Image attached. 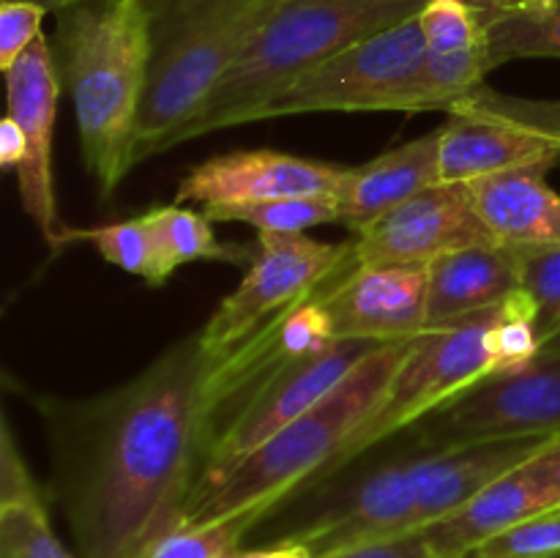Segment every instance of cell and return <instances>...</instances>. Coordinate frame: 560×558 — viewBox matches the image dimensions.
<instances>
[{"mask_svg":"<svg viewBox=\"0 0 560 558\" xmlns=\"http://www.w3.org/2000/svg\"><path fill=\"white\" fill-rule=\"evenodd\" d=\"M219 359L195 332L107 392L36 397L52 460L49 496L77 558H142L178 528L206 465Z\"/></svg>","mask_w":560,"mask_h":558,"instance_id":"obj_1","label":"cell"},{"mask_svg":"<svg viewBox=\"0 0 560 558\" xmlns=\"http://www.w3.org/2000/svg\"><path fill=\"white\" fill-rule=\"evenodd\" d=\"M52 53L71 93L82 162L102 197L137 167V126L151 80L142 0H77L55 11Z\"/></svg>","mask_w":560,"mask_h":558,"instance_id":"obj_2","label":"cell"},{"mask_svg":"<svg viewBox=\"0 0 560 558\" xmlns=\"http://www.w3.org/2000/svg\"><path fill=\"white\" fill-rule=\"evenodd\" d=\"M430 0H284L260 36L217 82L173 148L211 131L257 124L299 77L331 55L421 14Z\"/></svg>","mask_w":560,"mask_h":558,"instance_id":"obj_3","label":"cell"},{"mask_svg":"<svg viewBox=\"0 0 560 558\" xmlns=\"http://www.w3.org/2000/svg\"><path fill=\"white\" fill-rule=\"evenodd\" d=\"M416 339L381 345L366 356L323 403L306 410L260 449L235 465L217 487L186 507L180 523L206 525L244 512H268L271 518L284 501L317 479L323 468L342 452L345 443L366 425L386 397L399 367Z\"/></svg>","mask_w":560,"mask_h":558,"instance_id":"obj_4","label":"cell"},{"mask_svg":"<svg viewBox=\"0 0 560 558\" xmlns=\"http://www.w3.org/2000/svg\"><path fill=\"white\" fill-rule=\"evenodd\" d=\"M151 25V80L137 126V164L175 135L273 20L284 0H142Z\"/></svg>","mask_w":560,"mask_h":558,"instance_id":"obj_5","label":"cell"},{"mask_svg":"<svg viewBox=\"0 0 560 558\" xmlns=\"http://www.w3.org/2000/svg\"><path fill=\"white\" fill-rule=\"evenodd\" d=\"M501 304L419 334L375 414L345 443L342 452L317 474L310 487L326 485L366 449L410 430L424 416L435 414L459 394L470 392L481 381L495 375L498 364L490 334Z\"/></svg>","mask_w":560,"mask_h":558,"instance_id":"obj_6","label":"cell"},{"mask_svg":"<svg viewBox=\"0 0 560 558\" xmlns=\"http://www.w3.org/2000/svg\"><path fill=\"white\" fill-rule=\"evenodd\" d=\"M424 113V33L419 16L317 63L279 93L260 120L310 113Z\"/></svg>","mask_w":560,"mask_h":558,"instance_id":"obj_7","label":"cell"},{"mask_svg":"<svg viewBox=\"0 0 560 558\" xmlns=\"http://www.w3.org/2000/svg\"><path fill=\"white\" fill-rule=\"evenodd\" d=\"M424 449L547 438L560 432V334L530 364L495 372L410 427Z\"/></svg>","mask_w":560,"mask_h":558,"instance_id":"obj_8","label":"cell"},{"mask_svg":"<svg viewBox=\"0 0 560 558\" xmlns=\"http://www.w3.org/2000/svg\"><path fill=\"white\" fill-rule=\"evenodd\" d=\"M350 241L326 244L304 233H257L249 271L200 328L202 345L224 353L244 342L279 312L315 295L350 260Z\"/></svg>","mask_w":560,"mask_h":558,"instance_id":"obj_9","label":"cell"},{"mask_svg":"<svg viewBox=\"0 0 560 558\" xmlns=\"http://www.w3.org/2000/svg\"><path fill=\"white\" fill-rule=\"evenodd\" d=\"M419 452L421 443L413 438V446L408 452L383 460L364 476L317 503L315 512L301 514L295 523L273 531L266 545L304 542L312 556L328 558L350 547L416 534L413 465Z\"/></svg>","mask_w":560,"mask_h":558,"instance_id":"obj_10","label":"cell"},{"mask_svg":"<svg viewBox=\"0 0 560 558\" xmlns=\"http://www.w3.org/2000/svg\"><path fill=\"white\" fill-rule=\"evenodd\" d=\"M381 348L377 342H366V339H334L328 348L320 353H312L306 359L290 364L282 375L273 377L255 399L249 408L241 414V419L208 449L206 465H202L200 485H197V496L217 487L235 465L244 463L255 449L279 430L304 416L306 410L315 408L317 403L337 392L339 383L361 364L370 353ZM189 501V503H191Z\"/></svg>","mask_w":560,"mask_h":558,"instance_id":"obj_11","label":"cell"},{"mask_svg":"<svg viewBox=\"0 0 560 558\" xmlns=\"http://www.w3.org/2000/svg\"><path fill=\"white\" fill-rule=\"evenodd\" d=\"M355 266H430L438 257L501 244L481 219L468 181H441L355 235Z\"/></svg>","mask_w":560,"mask_h":558,"instance_id":"obj_12","label":"cell"},{"mask_svg":"<svg viewBox=\"0 0 560 558\" xmlns=\"http://www.w3.org/2000/svg\"><path fill=\"white\" fill-rule=\"evenodd\" d=\"M3 74L9 118L20 126L22 140H25V159L14 170L20 202L42 230L44 241L58 249L69 241V230L58 219L52 181V131L63 80H60L58 60L47 36L42 33Z\"/></svg>","mask_w":560,"mask_h":558,"instance_id":"obj_13","label":"cell"},{"mask_svg":"<svg viewBox=\"0 0 560 558\" xmlns=\"http://www.w3.org/2000/svg\"><path fill=\"white\" fill-rule=\"evenodd\" d=\"M427 266H355L348 260L317 290L334 339L392 345L427 332Z\"/></svg>","mask_w":560,"mask_h":558,"instance_id":"obj_14","label":"cell"},{"mask_svg":"<svg viewBox=\"0 0 560 558\" xmlns=\"http://www.w3.org/2000/svg\"><path fill=\"white\" fill-rule=\"evenodd\" d=\"M350 167L301 159L293 153L230 151L206 159L180 178L175 202L202 206H241V202L277 200V197L342 195Z\"/></svg>","mask_w":560,"mask_h":558,"instance_id":"obj_15","label":"cell"},{"mask_svg":"<svg viewBox=\"0 0 560 558\" xmlns=\"http://www.w3.org/2000/svg\"><path fill=\"white\" fill-rule=\"evenodd\" d=\"M552 167H560V135L465 107L452 109L441 126V181Z\"/></svg>","mask_w":560,"mask_h":558,"instance_id":"obj_16","label":"cell"},{"mask_svg":"<svg viewBox=\"0 0 560 558\" xmlns=\"http://www.w3.org/2000/svg\"><path fill=\"white\" fill-rule=\"evenodd\" d=\"M547 438H520V441L474 443L457 449H424L413 465L416 512L413 528L424 531L438 520L457 512L476 492L501 476L512 474L534 454L545 449Z\"/></svg>","mask_w":560,"mask_h":558,"instance_id":"obj_17","label":"cell"},{"mask_svg":"<svg viewBox=\"0 0 560 558\" xmlns=\"http://www.w3.org/2000/svg\"><path fill=\"white\" fill-rule=\"evenodd\" d=\"M424 33L427 109L457 107L492 71L481 11L470 0H430L419 14Z\"/></svg>","mask_w":560,"mask_h":558,"instance_id":"obj_18","label":"cell"},{"mask_svg":"<svg viewBox=\"0 0 560 558\" xmlns=\"http://www.w3.org/2000/svg\"><path fill=\"white\" fill-rule=\"evenodd\" d=\"M435 184H441V126L361 167H350V178L339 195V224L361 235L405 200Z\"/></svg>","mask_w":560,"mask_h":558,"instance_id":"obj_19","label":"cell"},{"mask_svg":"<svg viewBox=\"0 0 560 558\" xmlns=\"http://www.w3.org/2000/svg\"><path fill=\"white\" fill-rule=\"evenodd\" d=\"M427 271V328L457 323L523 290V255L512 244L470 246L438 257Z\"/></svg>","mask_w":560,"mask_h":558,"instance_id":"obj_20","label":"cell"},{"mask_svg":"<svg viewBox=\"0 0 560 558\" xmlns=\"http://www.w3.org/2000/svg\"><path fill=\"white\" fill-rule=\"evenodd\" d=\"M550 512H556L550 498L534 479L528 463H523L421 534L435 558H463L495 536L512 531L514 525Z\"/></svg>","mask_w":560,"mask_h":558,"instance_id":"obj_21","label":"cell"},{"mask_svg":"<svg viewBox=\"0 0 560 558\" xmlns=\"http://www.w3.org/2000/svg\"><path fill=\"white\" fill-rule=\"evenodd\" d=\"M468 184L501 244L560 246V195L547 184L545 170H509Z\"/></svg>","mask_w":560,"mask_h":558,"instance_id":"obj_22","label":"cell"},{"mask_svg":"<svg viewBox=\"0 0 560 558\" xmlns=\"http://www.w3.org/2000/svg\"><path fill=\"white\" fill-rule=\"evenodd\" d=\"M0 558H77L49 523L44 490L27 470L9 421L0 443Z\"/></svg>","mask_w":560,"mask_h":558,"instance_id":"obj_23","label":"cell"},{"mask_svg":"<svg viewBox=\"0 0 560 558\" xmlns=\"http://www.w3.org/2000/svg\"><path fill=\"white\" fill-rule=\"evenodd\" d=\"M481 11V9H479ZM490 66L528 58H560V0L481 11Z\"/></svg>","mask_w":560,"mask_h":558,"instance_id":"obj_24","label":"cell"},{"mask_svg":"<svg viewBox=\"0 0 560 558\" xmlns=\"http://www.w3.org/2000/svg\"><path fill=\"white\" fill-rule=\"evenodd\" d=\"M142 219H145L153 244H156L159 268H162L164 279H170V274L178 271L186 263L246 260V257H241L244 249L238 252L235 246L219 244L213 222L206 217V211H191L180 202H173V206L148 208Z\"/></svg>","mask_w":560,"mask_h":558,"instance_id":"obj_25","label":"cell"},{"mask_svg":"<svg viewBox=\"0 0 560 558\" xmlns=\"http://www.w3.org/2000/svg\"><path fill=\"white\" fill-rule=\"evenodd\" d=\"M202 211L211 222H244L257 233H306L320 224L339 222V197H277L241 206H208Z\"/></svg>","mask_w":560,"mask_h":558,"instance_id":"obj_26","label":"cell"},{"mask_svg":"<svg viewBox=\"0 0 560 558\" xmlns=\"http://www.w3.org/2000/svg\"><path fill=\"white\" fill-rule=\"evenodd\" d=\"M268 518V512H244L219 523H180L164 534L142 558H230L241 550L252 531Z\"/></svg>","mask_w":560,"mask_h":558,"instance_id":"obj_27","label":"cell"},{"mask_svg":"<svg viewBox=\"0 0 560 558\" xmlns=\"http://www.w3.org/2000/svg\"><path fill=\"white\" fill-rule=\"evenodd\" d=\"M82 241L93 244V249L104 257L113 266L124 268V271L135 274V277L145 279L151 288L164 284L162 268H159L156 257V244H153V235L148 230L142 213L137 219H124V222L102 224V228L82 230Z\"/></svg>","mask_w":560,"mask_h":558,"instance_id":"obj_28","label":"cell"},{"mask_svg":"<svg viewBox=\"0 0 560 558\" xmlns=\"http://www.w3.org/2000/svg\"><path fill=\"white\" fill-rule=\"evenodd\" d=\"M523 290L539 310L541 345L560 334V246H520Z\"/></svg>","mask_w":560,"mask_h":558,"instance_id":"obj_29","label":"cell"},{"mask_svg":"<svg viewBox=\"0 0 560 558\" xmlns=\"http://www.w3.org/2000/svg\"><path fill=\"white\" fill-rule=\"evenodd\" d=\"M459 107L495 115V118L514 120V124L530 126V129L539 131H550V135H560V98L558 102H539V98L506 96V93H498L492 91V88L481 85L476 88L470 96H465L454 109ZM448 113H452V109H448Z\"/></svg>","mask_w":560,"mask_h":558,"instance_id":"obj_30","label":"cell"},{"mask_svg":"<svg viewBox=\"0 0 560 558\" xmlns=\"http://www.w3.org/2000/svg\"><path fill=\"white\" fill-rule=\"evenodd\" d=\"M476 553L487 558H556L560 556V512L514 525Z\"/></svg>","mask_w":560,"mask_h":558,"instance_id":"obj_31","label":"cell"},{"mask_svg":"<svg viewBox=\"0 0 560 558\" xmlns=\"http://www.w3.org/2000/svg\"><path fill=\"white\" fill-rule=\"evenodd\" d=\"M47 9L31 0H0V69H11L14 60L42 36Z\"/></svg>","mask_w":560,"mask_h":558,"instance_id":"obj_32","label":"cell"},{"mask_svg":"<svg viewBox=\"0 0 560 558\" xmlns=\"http://www.w3.org/2000/svg\"><path fill=\"white\" fill-rule=\"evenodd\" d=\"M328 558H435V556H432L424 534L416 531V534L394 536V539H386V542H372V545L350 547V550L337 553V556H328Z\"/></svg>","mask_w":560,"mask_h":558,"instance_id":"obj_33","label":"cell"},{"mask_svg":"<svg viewBox=\"0 0 560 558\" xmlns=\"http://www.w3.org/2000/svg\"><path fill=\"white\" fill-rule=\"evenodd\" d=\"M528 468L534 479L539 481L541 490H545V496L550 498L552 509L560 512V432L545 443L539 454L528 460Z\"/></svg>","mask_w":560,"mask_h":558,"instance_id":"obj_34","label":"cell"},{"mask_svg":"<svg viewBox=\"0 0 560 558\" xmlns=\"http://www.w3.org/2000/svg\"><path fill=\"white\" fill-rule=\"evenodd\" d=\"M22 159H25V140H22L20 126L5 115L3 124H0V164L5 170H16Z\"/></svg>","mask_w":560,"mask_h":558,"instance_id":"obj_35","label":"cell"},{"mask_svg":"<svg viewBox=\"0 0 560 558\" xmlns=\"http://www.w3.org/2000/svg\"><path fill=\"white\" fill-rule=\"evenodd\" d=\"M230 558H315L304 542H273V545L249 547V550H238Z\"/></svg>","mask_w":560,"mask_h":558,"instance_id":"obj_36","label":"cell"},{"mask_svg":"<svg viewBox=\"0 0 560 558\" xmlns=\"http://www.w3.org/2000/svg\"><path fill=\"white\" fill-rule=\"evenodd\" d=\"M476 9H514V5H530V3H541V0H470Z\"/></svg>","mask_w":560,"mask_h":558,"instance_id":"obj_37","label":"cell"},{"mask_svg":"<svg viewBox=\"0 0 560 558\" xmlns=\"http://www.w3.org/2000/svg\"><path fill=\"white\" fill-rule=\"evenodd\" d=\"M31 3H38L42 9H47V11H58V9H63V5L77 3V0H31Z\"/></svg>","mask_w":560,"mask_h":558,"instance_id":"obj_38","label":"cell"},{"mask_svg":"<svg viewBox=\"0 0 560 558\" xmlns=\"http://www.w3.org/2000/svg\"><path fill=\"white\" fill-rule=\"evenodd\" d=\"M463 558H487V556H481V553H468V556H463ZM556 558H560V556H556Z\"/></svg>","mask_w":560,"mask_h":558,"instance_id":"obj_39","label":"cell"}]
</instances>
